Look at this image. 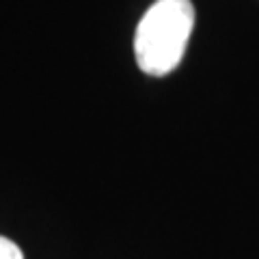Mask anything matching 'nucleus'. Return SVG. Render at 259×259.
<instances>
[{
  "label": "nucleus",
  "mask_w": 259,
  "mask_h": 259,
  "mask_svg": "<svg viewBox=\"0 0 259 259\" xmlns=\"http://www.w3.org/2000/svg\"><path fill=\"white\" fill-rule=\"evenodd\" d=\"M194 26L190 0H156L141 18L134 35V54L147 76H166L180 65Z\"/></svg>",
  "instance_id": "obj_1"
},
{
  "label": "nucleus",
  "mask_w": 259,
  "mask_h": 259,
  "mask_svg": "<svg viewBox=\"0 0 259 259\" xmlns=\"http://www.w3.org/2000/svg\"><path fill=\"white\" fill-rule=\"evenodd\" d=\"M0 259H24L20 246L9 238L0 236Z\"/></svg>",
  "instance_id": "obj_2"
}]
</instances>
